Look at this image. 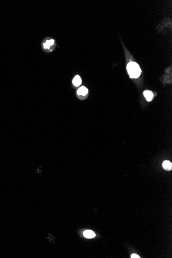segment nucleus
Wrapping results in <instances>:
<instances>
[{"mask_svg":"<svg viewBox=\"0 0 172 258\" xmlns=\"http://www.w3.org/2000/svg\"><path fill=\"white\" fill-rule=\"evenodd\" d=\"M82 79L78 75L76 76L73 80V84L76 87H78L82 84Z\"/></svg>","mask_w":172,"mask_h":258,"instance_id":"obj_6","label":"nucleus"},{"mask_svg":"<svg viewBox=\"0 0 172 258\" xmlns=\"http://www.w3.org/2000/svg\"><path fill=\"white\" fill-rule=\"evenodd\" d=\"M162 167L166 171H171L172 169V164L170 161L166 160L163 161L162 163Z\"/></svg>","mask_w":172,"mask_h":258,"instance_id":"obj_4","label":"nucleus"},{"mask_svg":"<svg viewBox=\"0 0 172 258\" xmlns=\"http://www.w3.org/2000/svg\"><path fill=\"white\" fill-rule=\"evenodd\" d=\"M128 73L130 78H137L139 77L141 73V70L138 63L131 61L129 62L127 65Z\"/></svg>","mask_w":172,"mask_h":258,"instance_id":"obj_1","label":"nucleus"},{"mask_svg":"<svg viewBox=\"0 0 172 258\" xmlns=\"http://www.w3.org/2000/svg\"><path fill=\"white\" fill-rule=\"evenodd\" d=\"M88 92V89L84 86L80 87V88L77 90V94L79 95L85 96L87 94Z\"/></svg>","mask_w":172,"mask_h":258,"instance_id":"obj_5","label":"nucleus"},{"mask_svg":"<svg viewBox=\"0 0 172 258\" xmlns=\"http://www.w3.org/2000/svg\"><path fill=\"white\" fill-rule=\"evenodd\" d=\"M83 234L84 237L88 239H92L95 237V233L93 231H92V230H86V231L84 232Z\"/></svg>","mask_w":172,"mask_h":258,"instance_id":"obj_3","label":"nucleus"},{"mask_svg":"<svg viewBox=\"0 0 172 258\" xmlns=\"http://www.w3.org/2000/svg\"><path fill=\"white\" fill-rule=\"evenodd\" d=\"M54 43V40L52 39L51 40H47L46 41L45 43H44L43 44V46L44 47V48H49L50 46H51L52 45H53V44Z\"/></svg>","mask_w":172,"mask_h":258,"instance_id":"obj_7","label":"nucleus"},{"mask_svg":"<svg viewBox=\"0 0 172 258\" xmlns=\"http://www.w3.org/2000/svg\"><path fill=\"white\" fill-rule=\"evenodd\" d=\"M144 95L146 98L148 102L151 101L154 98V94L152 92L149 90H145L144 91Z\"/></svg>","mask_w":172,"mask_h":258,"instance_id":"obj_2","label":"nucleus"},{"mask_svg":"<svg viewBox=\"0 0 172 258\" xmlns=\"http://www.w3.org/2000/svg\"><path fill=\"white\" fill-rule=\"evenodd\" d=\"M131 258H140V256L137 254H132L131 256Z\"/></svg>","mask_w":172,"mask_h":258,"instance_id":"obj_8","label":"nucleus"}]
</instances>
